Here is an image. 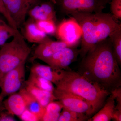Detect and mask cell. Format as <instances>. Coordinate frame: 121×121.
<instances>
[{
  "mask_svg": "<svg viewBox=\"0 0 121 121\" xmlns=\"http://www.w3.org/2000/svg\"><path fill=\"white\" fill-rule=\"evenodd\" d=\"M112 119L115 121H121V110L115 109L112 116Z\"/></svg>",
  "mask_w": 121,
  "mask_h": 121,
  "instance_id": "obj_29",
  "label": "cell"
},
{
  "mask_svg": "<svg viewBox=\"0 0 121 121\" xmlns=\"http://www.w3.org/2000/svg\"><path fill=\"white\" fill-rule=\"evenodd\" d=\"M24 29V38L30 43L39 44L49 38L38 28L35 21L32 20L25 24Z\"/></svg>",
  "mask_w": 121,
  "mask_h": 121,
  "instance_id": "obj_15",
  "label": "cell"
},
{
  "mask_svg": "<svg viewBox=\"0 0 121 121\" xmlns=\"http://www.w3.org/2000/svg\"><path fill=\"white\" fill-rule=\"evenodd\" d=\"M13 37L12 41L5 43L0 49V79L8 72L26 62L31 53V48L18 29Z\"/></svg>",
  "mask_w": 121,
  "mask_h": 121,
  "instance_id": "obj_4",
  "label": "cell"
},
{
  "mask_svg": "<svg viewBox=\"0 0 121 121\" xmlns=\"http://www.w3.org/2000/svg\"><path fill=\"white\" fill-rule=\"evenodd\" d=\"M56 89L69 91L83 98L88 103L91 116L104 105L110 91L79 72L63 70L62 79Z\"/></svg>",
  "mask_w": 121,
  "mask_h": 121,
  "instance_id": "obj_3",
  "label": "cell"
},
{
  "mask_svg": "<svg viewBox=\"0 0 121 121\" xmlns=\"http://www.w3.org/2000/svg\"><path fill=\"white\" fill-rule=\"evenodd\" d=\"M35 0H1L17 28L25 22L26 15Z\"/></svg>",
  "mask_w": 121,
  "mask_h": 121,
  "instance_id": "obj_9",
  "label": "cell"
},
{
  "mask_svg": "<svg viewBox=\"0 0 121 121\" xmlns=\"http://www.w3.org/2000/svg\"><path fill=\"white\" fill-rule=\"evenodd\" d=\"M25 88L43 107H45L51 102L56 100L54 93L39 89L28 83L26 82Z\"/></svg>",
  "mask_w": 121,
  "mask_h": 121,
  "instance_id": "obj_17",
  "label": "cell"
},
{
  "mask_svg": "<svg viewBox=\"0 0 121 121\" xmlns=\"http://www.w3.org/2000/svg\"><path fill=\"white\" fill-rule=\"evenodd\" d=\"M112 44L113 53L119 65L121 64V28L112 33L109 36Z\"/></svg>",
  "mask_w": 121,
  "mask_h": 121,
  "instance_id": "obj_21",
  "label": "cell"
},
{
  "mask_svg": "<svg viewBox=\"0 0 121 121\" xmlns=\"http://www.w3.org/2000/svg\"><path fill=\"white\" fill-rule=\"evenodd\" d=\"M56 33L60 41L75 47L81 40L82 31L77 21L71 17L59 24Z\"/></svg>",
  "mask_w": 121,
  "mask_h": 121,
  "instance_id": "obj_7",
  "label": "cell"
},
{
  "mask_svg": "<svg viewBox=\"0 0 121 121\" xmlns=\"http://www.w3.org/2000/svg\"><path fill=\"white\" fill-rule=\"evenodd\" d=\"M69 47L63 41H55L48 38L38 44L34 51L33 58L45 62L54 54L64 48Z\"/></svg>",
  "mask_w": 121,
  "mask_h": 121,
  "instance_id": "obj_11",
  "label": "cell"
},
{
  "mask_svg": "<svg viewBox=\"0 0 121 121\" xmlns=\"http://www.w3.org/2000/svg\"><path fill=\"white\" fill-rule=\"evenodd\" d=\"M7 112L11 115L19 117L26 109V104L20 91L11 94L2 102Z\"/></svg>",
  "mask_w": 121,
  "mask_h": 121,
  "instance_id": "obj_14",
  "label": "cell"
},
{
  "mask_svg": "<svg viewBox=\"0 0 121 121\" xmlns=\"http://www.w3.org/2000/svg\"><path fill=\"white\" fill-rule=\"evenodd\" d=\"M88 116L84 113L78 112L63 108L58 121H83L88 120Z\"/></svg>",
  "mask_w": 121,
  "mask_h": 121,
  "instance_id": "obj_22",
  "label": "cell"
},
{
  "mask_svg": "<svg viewBox=\"0 0 121 121\" xmlns=\"http://www.w3.org/2000/svg\"><path fill=\"white\" fill-rule=\"evenodd\" d=\"M48 0L52 2L54 4H56V0Z\"/></svg>",
  "mask_w": 121,
  "mask_h": 121,
  "instance_id": "obj_32",
  "label": "cell"
},
{
  "mask_svg": "<svg viewBox=\"0 0 121 121\" xmlns=\"http://www.w3.org/2000/svg\"><path fill=\"white\" fill-rule=\"evenodd\" d=\"M30 73L41 76L56 85L63 78V70L55 69L48 65L37 63L32 66Z\"/></svg>",
  "mask_w": 121,
  "mask_h": 121,
  "instance_id": "obj_13",
  "label": "cell"
},
{
  "mask_svg": "<svg viewBox=\"0 0 121 121\" xmlns=\"http://www.w3.org/2000/svg\"><path fill=\"white\" fill-rule=\"evenodd\" d=\"M10 26V25L7 24L4 21L0 19V28L6 27H8V26Z\"/></svg>",
  "mask_w": 121,
  "mask_h": 121,
  "instance_id": "obj_30",
  "label": "cell"
},
{
  "mask_svg": "<svg viewBox=\"0 0 121 121\" xmlns=\"http://www.w3.org/2000/svg\"><path fill=\"white\" fill-rule=\"evenodd\" d=\"M111 93L114 97L115 101L117 102V105L115 106V109L121 110V87L116 88L111 91Z\"/></svg>",
  "mask_w": 121,
  "mask_h": 121,
  "instance_id": "obj_27",
  "label": "cell"
},
{
  "mask_svg": "<svg viewBox=\"0 0 121 121\" xmlns=\"http://www.w3.org/2000/svg\"><path fill=\"white\" fill-rule=\"evenodd\" d=\"M2 102L1 101H0V110L1 109V108H2Z\"/></svg>",
  "mask_w": 121,
  "mask_h": 121,
  "instance_id": "obj_33",
  "label": "cell"
},
{
  "mask_svg": "<svg viewBox=\"0 0 121 121\" xmlns=\"http://www.w3.org/2000/svg\"><path fill=\"white\" fill-rule=\"evenodd\" d=\"M23 95L26 104V109L36 115L40 118V121L45 110L43 107L35 98L28 93L25 88L20 90Z\"/></svg>",
  "mask_w": 121,
  "mask_h": 121,
  "instance_id": "obj_18",
  "label": "cell"
},
{
  "mask_svg": "<svg viewBox=\"0 0 121 121\" xmlns=\"http://www.w3.org/2000/svg\"><path fill=\"white\" fill-rule=\"evenodd\" d=\"M63 108L59 101L57 100L50 102L45 107V112L41 121H58L60 113Z\"/></svg>",
  "mask_w": 121,
  "mask_h": 121,
  "instance_id": "obj_19",
  "label": "cell"
},
{
  "mask_svg": "<svg viewBox=\"0 0 121 121\" xmlns=\"http://www.w3.org/2000/svg\"><path fill=\"white\" fill-rule=\"evenodd\" d=\"M23 121H39L40 119L37 115L26 109L19 117Z\"/></svg>",
  "mask_w": 121,
  "mask_h": 121,
  "instance_id": "obj_26",
  "label": "cell"
},
{
  "mask_svg": "<svg viewBox=\"0 0 121 121\" xmlns=\"http://www.w3.org/2000/svg\"><path fill=\"white\" fill-rule=\"evenodd\" d=\"M16 30L10 26L0 28V46L4 45L10 37L13 36Z\"/></svg>",
  "mask_w": 121,
  "mask_h": 121,
  "instance_id": "obj_24",
  "label": "cell"
},
{
  "mask_svg": "<svg viewBox=\"0 0 121 121\" xmlns=\"http://www.w3.org/2000/svg\"><path fill=\"white\" fill-rule=\"evenodd\" d=\"M26 82L41 90L54 93L55 87L53 83L49 80L35 74L30 73L28 80Z\"/></svg>",
  "mask_w": 121,
  "mask_h": 121,
  "instance_id": "obj_20",
  "label": "cell"
},
{
  "mask_svg": "<svg viewBox=\"0 0 121 121\" xmlns=\"http://www.w3.org/2000/svg\"><path fill=\"white\" fill-rule=\"evenodd\" d=\"M110 3L111 14L117 19H121V0H111Z\"/></svg>",
  "mask_w": 121,
  "mask_h": 121,
  "instance_id": "obj_25",
  "label": "cell"
},
{
  "mask_svg": "<svg viewBox=\"0 0 121 121\" xmlns=\"http://www.w3.org/2000/svg\"><path fill=\"white\" fill-rule=\"evenodd\" d=\"M69 15L76 20L82 31L79 49V55L82 58L96 44L121 28V23L111 13L76 12Z\"/></svg>",
  "mask_w": 121,
  "mask_h": 121,
  "instance_id": "obj_2",
  "label": "cell"
},
{
  "mask_svg": "<svg viewBox=\"0 0 121 121\" xmlns=\"http://www.w3.org/2000/svg\"><path fill=\"white\" fill-rule=\"evenodd\" d=\"M119 66L108 37L96 44L83 57L79 73L111 92L121 87Z\"/></svg>",
  "mask_w": 121,
  "mask_h": 121,
  "instance_id": "obj_1",
  "label": "cell"
},
{
  "mask_svg": "<svg viewBox=\"0 0 121 121\" xmlns=\"http://www.w3.org/2000/svg\"><path fill=\"white\" fill-rule=\"evenodd\" d=\"M111 0H101L102 2H103L105 5H106V4L108 3H110Z\"/></svg>",
  "mask_w": 121,
  "mask_h": 121,
  "instance_id": "obj_31",
  "label": "cell"
},
{
  "mask_svg": "<svg viewBox=\"0 0 121 121\" xmlns=\"http://www.w3.org/2000/svg\"><path fill=\"white\" fill-rule=\"evenodd\" d=\"M79 55V50L67 47L56 52L44 62L55 69L64 70L76 60Z\"/></svg>",
  "mask_w": 121,
  "mask_h": 121,
  "instance_id": "obj_10",
  "label": "cell"
},
{
  "mask_svg": "<svg viewBox=\"0 0 121 121\" xmlns=\"http://www.w3.org/2000/svg\"><path fill=\"white\" fill-rule=\"evenodd\" d=\"M25 63H23L9 71L0 79V101L18 92L22 88L25 76Z\"/></svg>",
  "mask_w": 121,
  "mask_h": 121,
  "instance_id": "obj_5",
  "label": "cell"
},
{
  "mask_svg": "<svg viewBox=\"0 0 121 121\" xmlns=\"http://www.w3.org/2000/svg\"><path fill=\"white\" fill-rule=\"evenodd\" d=\"M54 4L51 1L44 2L29 9L28 13L34 21L52 20L56 21V16Z\"/></svg>",
  "mask_w": 121,
  "mask_h": 121,
  "instance_id": "obj_12",
  "label": "cell"
},
{
  "mask_svg": "<svg viewBox=\"0 0 121 121\" xmlns=\"http://www.w3.org/2000/svg\"><path fill=\"white\" fill-rule=\"evenodd\" d=\"M11 115L7 112H2L0 114V121H15L13 117H11Z\"/></svg>",
  "mask_w": 121,
  "mask_h": 121,
  "instance_id": "obj_28",
  "label": "cell"
},
{
  "mask_svg": "<svg viewBox=\"0 0 121 121\" xmlns=\"http://www.w3.org/2000/svg\"><path fill=\"white\" fill-rule=\"evenodd\" d=\"M54 94L63 108L91 116V109L87 102L83 98L69 91L55 88Z\"/></svg>",
  "mask_w": 121,
  "mask_h": 121,
  "instance_id": "obj_8",
  "label": "cell"
},
{
  "mask_svg": "<svg viewBox=\"0 0 121 121\" xmlns=\"http://www.w3.org/2000/svg\"><path fill=\"white\" fill-rule=\"evenodd\" d=\"M38 28L47 35L56 33V26L55 21L52 20H44L35 21Z\"/></svg>",
  "mask_w": 121,
  "mask_h": 121,
  "instance_id": "obj_23",
  "label": "cell"
},
{
  "mask_svg": "<svg viewBox=\"0 0 121 121\" xmlns=\"http://www.w3.org/2000/svg\"><path fill=\"white\" fill-rule=\"evenodd\" d=\"M60 11L67 15L76 12H102L106 5L101 0H56Z\"/></svg>",
  "mask_w": 121,
  "mask_h": 121,
  "instance_id": "obj_6",
  "label": "cell"
},
{
  "mask_svg": "<svg viewBox=\"0 0 121 121\" xmlns=\"http://www.w3.org/2000/svg\"></svg>",
  "mask_w": 121,
  "mask_h": 121,
  "instance_id": "obj_34",
  "label": "cell"
},
{
  "mask_svg": "<svg viewBox=\"0 0 121 121\" xmlns=\"http://www.w3.org/2000/svg\"><path fill=\"white\" fill-rule=\"evenodd\" d=\"M115 100L114 97L111 93L110 97L106 100L104 105L89 121H109L112 119V116L115 108Z\"/></svg>",
  "mask_w": 121,
  "mask_h": 121,
  "instance_id": "obj_16",
  "label": "cell"
}]
</instances>
